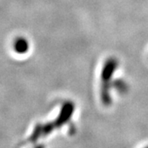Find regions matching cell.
<instances>
[{
    "instance_id": "6da1fadb",
    "label": "cell",
    "mask_w": 148,
    "mask_h": 148,
    "mask_svg": "<svg viewBox=\"0 0 148 148\" xmlns=\"http://www.w3.org/2000/svg\"><path fill=\"white\" fill-rule=\"evenodd\" d=\"M118 66L115 58H109L106 62L101 73V98L104 105L109 106L111 103L110 89L113 86V75Z\"/></svg>"
},
{
    "instance_id": "7a4b0ae2",
    "label": "cell",
    "mask_w": 148,
    "mask_h": 148,
    "mask_svg": "<svg viewBox=\"0 0 148 148\" xmlns=\"http://www.w3.org/2000/svg\"><path fill=\"white\" fill-rule=\"evenodd\" d=\"M74 106L71 102H67L64 104V106L62 107L60 114L58 117L52 123H49L45 125H40V131H41V136H47L50 132L53 131L55 128L60 127L68 123L69 119H71L72 114H73Z\"/></svg>"
},
{
    "instance_id": "3957f363",
    "label": "cell",
    "mask_w": 148,
    "mask_h": 148,
    "mask_svg": "<svg viewBox=\"0 0 148 148\" xmlns=\"http://www.w3.org/2000/svg\"><path fill=\"white\" fill-rule=\"evenodd\" d=\"M14 48H15V51L19 53H24L28 50V42L23 38H19L17 39L14 45Z\"/></svg>"
},
{
    "instance_id": "277c9868",
    "label": "cell",
    "mask_w": 148,
    "mask_h": 148,
    "mask_svg": "<svg viewBox=\"0 0 148 148\" xmlns=\"http://www.w3.org/2000/svg\"><path fill=\"white\" fill-rule=\"evenodd\" d=\"M113 86H114V88H116L117 90H119V91H123L124 92L125 90H127V85L123 81H115V82L113 83Z\"/></svg>"
}]
</instances>
